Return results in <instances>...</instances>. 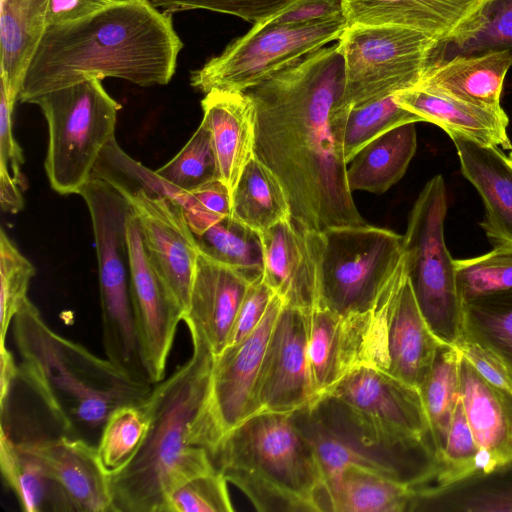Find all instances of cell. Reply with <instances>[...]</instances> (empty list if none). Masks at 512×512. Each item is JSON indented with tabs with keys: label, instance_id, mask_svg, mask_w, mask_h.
<instances>
[{
	"label": "cell",
	"instance_id": "1",
	"mask_svg": "<svg viewBox=\"0 0 512 512\" xmlns=\"http://www.w3.org/2000/svg\"><path fill=\"white\" fill-rule=\"evenodd\" d=\"M344 60L337 43L314 50L246 91L256 109L254 154L287 196L291 218L322 231L366 224L347 183L335 130L344 105Z\"/></svg>",
	"mask_w": 512,
	"mask_h": 512
},
{
	"label": "cell",
	"instance_id": "2",
	"mask_svg": "<svg viewBox=\"0 0 512 512\" xmlns=\"http://www.w3.org/2000/svg\"><path fill=\"white\" fill-rule=\"evenodd\" d=\"M310 406L299 428L325 479L349 465L411 487L437 476L440 461L418 388L362 367Z\"/></svg>",
	"mask_w": 512,
	"mask_h": 512
},
{
	"label": "cell",
	"instance_id": "3",
	"mask_svg": "<svg viewBox=\"0 0 512 512\" xmlns=\"http://www.w3.org/2000/svg\"><path fill=\"white\" fill-rule=\"evenodd\" d=\"M183 43L171 14L149 0H116L77 21L47 27L25 72L19 100L90 79L142 87L172 79Z\"/></svg>",
	"mask_w": 512,
	"mask_h": 512
},
{
	"label": "cell",
	"instance_id": "4",
	"mask_svg": "<svg viewBox=\"0 0 512 512\" xmlns=\"http://www.w3.org/2000/svg\"><path fill=\"white\" fill-rule=\"evenodd\" d=\"M190 336V358L154 384L145 400L149 427L141 445L123 467L110 472L113 512H166L175 489L217 469L209 452L192 441L214 356L198 336Z\"/></svg>",
	"mask_w": 512,
	"mask_h": 512
},
{
	"label": "cell",
	"instance_id": "5",
	"mask_svg": "<svg viewBox=\"0 0 512 512\" xmlns=\"http://www.w3.org/2000/svg\"><path fill=\"white\" fill-rule=\"evenodd\" d=\"M11 326L20 356L19 378L41 399L64 435L97 445L109 415L120 406L143 403L153 388L55 332L29 298Z\"/></svg>",
	"mask_w": 512,
	"mask_h": 512
},
{
	"label": "cell",
	"instance_id": "6",
	"mask_svg": "<svg viewBox=\"0 0 512 512\" xmlns=\"http://www.w3.org/2000/svg\"><path fill=\"white\" fill-rule=\"evenodd\" d=\"M211 458L257 511H329L322 468L291 413L247 418L223 437Z\"/></svg>",
	"mask_w": 512,
	"mask_h": 512
},
{
	"label": "cell",
	"instance_id": "7",
	"mask_svg": "<svg viewBox=\"0 0 512 512\" xmlns=\"http://www.w3.org/2000/svg\"><path fill=\"white\" fill-rule=\"evenodd\" d=\"M318 303L338 314L372 310L404 260V237L369 224L306 230Z\"/></svg>",
	"mask_w": 512,
	"mask_h": 512
},
{
	"label": "cell",
	"instance_id": "8",
	"mask_svg": "<svg viewBox=\"0 0 512 512\" xmlns=\"http://www.w3.org/2000/svg\"><path fill=\"white\" fill-rule=\"evenodd\" d=\"M30 104L39 106L47 122L44 169L51 188L60 195L78 194L115 137L121 105L96 78L44 93Z\"/></svg>",
	"mask_w": 512,
	"mask_h": 512
},
{
	"label": "cell",
	"instance_id": "9",
	"mask_svg": "<svg viewBox=\"0 0 512 512\" xmlns=\"http://www.w3.org/2000/svg\"><path fill=\"white\" fill-rule=\"evenodd\" d=\"M447 194L441 175L430 179L411 210L404 237V259L420 312L434 336L457 346L464 337L463 301L454 259L446 247Z\"/></svg>",
	"mask_w": 512,
	"mask_h": 512
},
{
	"label": "cell",
	"instance_id": "10",
	"mask_svg": "<svg viewBox=\"0 0 512 512\" xmlns=\"http://www.w3.org/2000/svg\"><path fill=\"white\" fill-rule=\"evenodd\" d=\"M433 36L395 25H348L338 39L344 60L346 109L418 85Z\"/></svg>",
	"mask_w": 512,
	"mask_h": 512
},
{
	"label": "cell",
	"instance_id": "11",
	"mask_svg": "<svg viewBox=\"0 0 512 512\" xmlns=\"http://www.w3.org/2000/svg\"><path fill=\"white\" fill-rule=\"evenodd\" d=\"M346 17L307 24H254L224 51L191 72L196 90L246 92L268 76L308 53L338 40L347 28Z\"/></svg>",
	"mask_w": 512,
	"mask_h": 512
},
{
	"label": "cell",
	"instance_id": "12",
	"mask_svg": "<svg viewBox=\"0 0 512 512\" xmlns=\"http://www.w3.org/2000/svg\"><path fill=\"white\" fill-rule=\"evenodd\" d=\"M397 273L372 310L341 315L315 305L309 311L308 354L315 399L359 368L386 371L388 309L406 271Z\"/></svg>",
	"mask_w": 512,
	"mask_h": 512
},
{
	"label": "cell",
	"instance_id": "13",
	"mask_svg": "<svg viewBox=\"0 0 512 512\" xmlns=\"http://www.w3.org/2000/svg\"><path fill=\"white\" fill-rule=\"evenodd\" d=\"M283 304L275 294L257 328L214 358L206 402L192 429L193 443L210 456L225 435L255 413L260 365Z\"/></svg>",
	"mask_w": 512,
	"mask_h": 512
},
{
	"label": "cell",
	"instance_id": "14",
	"mask_svg": "<svg viewBox=\"0 0 512 512\" xmlns=\"http://www.w3.org/2000/svg\"><path fill=\"white\" fill-rule=\"evenodd\" d=\"M309 311L283 304L254 390L255 414L292 413L315 399L308 354Z\"/></svg>",
	"mask_w": 512,
	"mask_h": 512
},
{
	"label": "cell",
	"instance_id": "15",
	"mask_svg": "<svg viewBox=\"0 0 512 512\" xmlns=\"http://www.w3.org/2000/svg\"><path fill=\"white\" fill-rule=\"evenodd\" d=\"M121 193L137 219L150 263L185 313L199 249L183 207L167 195L141 189Z\"/></svg>",
	"mask_w": 512,
	"mask_h": 512
},
{
	"label": "cell",
	"instance_id": "16",
	"mask_svg": "<svg viewBox=\"0 0 512 512\" xmlns=\"http://www.w3.org/2000/svg\"><path fill=\"white\" fill-rule=\"evenodd\" d=\"M21 443L43 468L51 510L113 512L110 472L96 445L64 434Z\"/></svg>",
	"mask_w": 512,
	"mask_h": 512
},
{
	"label": "cell",
	"instance_id": "17",
	"mask_svg": "<svg viewBox=\"0 0 512 512\" xmlns=\"http://www.w3.org/2000/svg\"><path fill=\"white\" fill-rule=\"evenodd\" d=\"M127 242L131 300L144 365L154 385L165 378L167 360L184 312L150 263L133 213L127 223Z\"/></svg>",
	"mask_w": 512,
	"mask_h": 512
},
{
	"label": "cell",
	"instance_id": "18",
	"mask_svg": "<svg viewBox=\"0 0 512 512\" xmlns=\"http://www.w3.org/2000/svg\"><path fill=\"white\" fill-rule=\"evenodd\" d=\"M251 282L240 272L199 251L183 320L214 358L228 345L234 321Z\"/></svg>",
	"mask_w": 512,
	"mask_h": 512
},
{
	"label": "cell",
	"instance_id": "19",
	"mask_svg": "<svg viewBox=\"0 0 512 512\" xmlns=\"http://www.w3.org/2000/svg\"><path fill=\"white\" fill-rule=\"evenodd\" d=\"M263 279L286 305L310 311L318 303L315 259L306 230L291 217L260 234Z\"/></svg>",
	"mask_w": 512,
	"mask_h": 512
},
{
	"label": "cell",
	"instance_id": "20",
	"mask_svg": "<svg viewBox=\"0 0 512 512\" xmlns=\"http://www.w3.org/2000/svg\"><path fill=\"white\" fill-rule=\"evenodd\" d=\"M463 175L483 199L481 223L494 247H512V164L496 146L482 145L459 135L450 136Z\"/></svg>",
	"mask_w": 512,
	"mask_h": 512
},
{
	"label": "cell",
	"instance_id": "21",
	"mask_svg": "<svg viewBox=\"0 0 512 512\" xmlns=\"http://www.w3.org/2000/svg\"><path fill=\"white\" fill-rule=\"evenodd\" d=\"M441 345L420 312L406 273L388 309L385 372L419 389Z\"/></svg>",
	"mask_w": 512,
	"mask_h": 512
},
{
	"label": "cell",
	"instance_id": "22",
	"mask_svg": "<svg viewBox=\"0 0 512 512\" xmlns=\"http://www.w3.org/2000/svg\"><path fill=\"white\" fill-rule=\"evenodd\" d=\"M459 383L464 413L488 469L512 459V391L488 382L463 355Z\"/></svg>",
	"mask_w": 512,
	"mask_h": 512
},
{
	"label": "cell",
	"instance_id": "23",
	"mask_svg": "<svg viewBox=\"0 0 512 512\" xmlns=\"http://www.w3.org/2000/svg\"><path fill=\"white\" fill-rule=\"evenodd\" d=\"M202 120L212 133L221 180L231 194L254 155L256 109L246 92L211 90L201 101Z\"/></svg>",
	"mask_w": 512,
	"mask_h": 512
},
{
	"label": "cell",
	"instance_id": "24",
	"mask_svg": "<svg viewBox=\"0 0 512 512\" xmlns=\"http://www.w3.org/2000/svg\"><path fill=\"white\" fill-rule=\"evenodd\" d=\"M512 66L509 51L456 56L425 68L417 88L480 107L501 111L500 96Z\"/></svg>",
	"mask_w": 512,
	"mask_h": 512
},
{
	"label": "cell",
	"instance_id": "25",
	"mask_svg": "<svg viewBox=\"0 0 512 512\" xmlns=\"http://www.w3.org/2000/svg\"><path fill=\"white\" fill-rule=\"evenodd\" d=\"M484 0H344L348 25H395L450 36Z\"/></svg>",
	"mask_w": 512,
	"mask_h": 512
},
{
	"label": "cell",
	"instance_id": "26",
	"mask_svg": "<svg viewBox=\"0 0 512 512\" xmlns=\"http://www.w3.org/2000/svg\"><path fill=\"white\" fill-rule=\"evenodd\" d=\"M403 108L424 121L442 128L449 136L459 135L482 145L512 148L507 135L508 117L496 111L417 87L395 94Z\"/></svg>",
	"mask_w": 512,
	"mask_h": 512
},
{
	"label": "cell",
	"instance_id": "27",
	"mask_svg": "<svg viewBox=\"0 0 512 512\" xmlns=\"http://www.w3.org/2000/svg\"><path fill=\"white\" fill-rule=\"evenodd\" d=\"M50 0H1L0 88L14 109L27 67L47 29Z\"/></svg>",
	"mask_w": 512,
	"mask_h": 512
},
{
	"label": "cell",
	"instance_id": "28",
	"mask_svg": "<svg viewBox=\"0 0 512 512\" xmlns=\"http://www.w3.org/2000/svg\"><path fill=\"white\" fill-rule=\"evenodd\" d=\"M411 511L512 512V459L446 484L416 488Z\"/></svg>",
	"mask_w": 512,
	"mask_h": 512
},
{
	"label": "cell",
	"instance_id": "29",
	"mask_svg": "<svg viewBox=\"0 0 512 512\" xmlns=\"http://www.w3.org/2000/svg\"><path fill=\"white\" fill-rule=\"evenodd\" d=\"M92 177L105 180L121 192L144 190L167 195L184 209L194 235H200L219 222L222 216L205 209L191 193L179 189L126 154L114 137L102 151Z\"/></svg>",
	"mask_w": 512,
	"mask_h": 512
},
{
	"label": "cell",
	"instance_id": "30",
	"mask_svg": "<svg viewBox=\"0 0 512 512\" xmlns=\"http://www.w3.org/2000/svg\"><path fill=\"white\" fill-rule=\"evenodd\" d=\"M416 148L415 123L400 125L376 137L349 162L346 178L350 191L386 192L404 176Z\"/></svg>",
	"mask_w": 512,
	"mask_h": 512
},
{
	"label": "cell",
	"instance_id": "31",
	"mask_svg": "<svg viewBox=\"0 0 512 512\" xmlns=\"http://www.w3.org/2000/svg\"><path fill=\"white\" fill-rule=\"evenodd\" d=\"M329 512L410 511L416 488L356 465L325 480Z\"/></svg>",
	"mask_w": 512,
	"mask_h": 512
},
{
	"label": "cell",
	"instance_id": "32",
	"mask_svg": "<svg viewBox=\"0 0 512 512\" xmlns=\"http://www.w3.org/2000/svg\"><path fill=\"white\" fill-rule=\"evenodd\" d=\"M507 50L512 57V0H484L450 36L429 49L424 69L456 56Z\"/></svg>",
	"mask_w": 512,
	"mask_h": 512
},
{
	"label": "cell",
	"instance_id": "33",
	"mask_svg": "<svg viewBox=\"0 0 512 512\" xmlns=\"http://www.w3.org/2000/svg\"><path fill=\"white\" fill-rule=\"evenodd\" d=\"M230 216L259 234L290 218V205L280 182L254 154L232 191Z\"/></svg>",
	"mask_w": 512,
	"mask_h": 512
},
{
	"label": "cell",
	"instance_id": "34",
	"mask_svg": "<svg viewBox=\"0 0 512 512\" xmlns=\"http://www.w3.org/2000/svg\"><path fill=\"white\" fill-rule=\"evenodd\" d=\"M461 355L456 346L442 344L419 387L439 461L446 444L453 412L460 399Z\"/></svg>",
	"mask_w": 512,
	"mask_h": 512
},
{
	"label": "cell",
	"instance_id": "35",
	"mask_svg": "<svg viewBox=\"0 0 512 512\" xmlns=\"http://www.w3.org/2000/svg\"><path fill=\"white\" fill-rule=\"evenodd\" d=\"M464 337L492 353L512 375V291L463 303Z\"/></svg>",
	"mask_w": 512,
	"mask_h": 512
},
{
	"label": "cell",
	"instance_id": "36",
	"mask_svg": "<svg viewBox=\"0 0 512 512\" xmlns=\"http://www.w3.org/2000/svg\"><path fill=\"white\" fill-rule=\"evenodd\" d=\"M195 237L200 253L242 273L250 282L263 276L260 234L230 215Z\"/></svg>",
	"mask_w": 512,
	"mask_h": 512
},
{
	"label": "cell",
	"instance_id": "37",
	"mask_svg": "<svg viewBox=\"0 0 512 512\" xmlns=\"http://www.w3.org/2000/svg\"><path fill=\"white\" fill-rule=\"evenodd\" d=\"M422 121L420 116L399 105L395 94L341 111L335 130L344 161L348 164L359 150L383 133L403 124Z\"/></svg>",
	"mask_w": 512,
	"mask_h": 512
},
{
	"label": "cell",
	"instance_id": "38",
	"mask_svg": "<svg viewBox=\"0 0 512 512\" xmlns=\"http://www.w3.org/2000/svg\"><path fill=\"white\" fill-rule=\"evenodd\" d=\"M0 468L7 486L24 512H41L49 506V486L39 461L21 442H15L8 426L0 429Z\"/></svg>",
	"mask_w": 512,
	"mask_h": 512
},
{
	"label": "cell",
	"instance_id": "39",
	"mask_svg": "<svg viewBox=\"0 0 512 512\" xmlns=\"http://www.w3.org/2000/svg\"><path fill=\"white\" fill-rule=\"evenodd\" d=\"M156 172L189 193L211 181L221 180L212 133L205 121H201L183 148Z\"/></svg>",
	"mask_w": 512,
	"mask_h": 512
},
{
	"label": "cell",
	"instance_id": "40",
	"mask_svg": "<svg viewBox=\"0 0 512 512\" xmlns=\"http://www.w3.org/2000/svg\"><path fill=\"white\" fill-rule=\"evenodd\" d=\"M148 427L145 401L120 406L109 415L96 445L100 459L109 472L120 469L133 457Z\"/></svg>",
	"mask_w": 512,
	"mask_h": 512
},
{
	"label": "cell",
	"instance_id": "41",
	"mask_svg": "<svg viewBox=\"0 0 512 512\" xmlns=\"http://www.w3.org/2000/svg\"><path fill=\"white\" fill-rule=\"evenodd\" d=\"M454 264L463 303L512 291V247H494L481 256L454 260Z\"/></svg>",
	"mask_w": 512,
	"mask_h": 512
},
{
	"label": "cell",
	"instance_id": "42",
	"mask_svg": "<svg viewBox=\"0 0 512 512\" xmlns=\"http://www.w3.org/2000/svg\"><path fill=\"white\" fill-rule=\"evenodd\" d=\"M35 275L33 264L19 251L5 230H0V346Z\"/></svg>",
	"mask_w": 512,
	"mask_h": 512
},
{
	"label": "cell",
	"instance_id": "43",
	"mask_svg": "<svg viewBox=\"0 0 512 512\" xmlns=\"http://www.w3.org/2000/svg\"><path fill=\"white\" fill-rule=\"evenodd\" d=\"M477 470H488V467L472 434L460 398L453 412L446 444L440 456V469L436 481L438 484H446Z\"/></svg>",
	"mask_w": 512,
	"mask_h": 512
},
{
	"label": "cell",
	"instance_id": "44",
	"mask_svg": "<svg viewBox=\"0 0 512 512\" xmlns=\"http://www.w3.org/2000/svg\"><path fill=\"white\" fill-rule=\"evenodd\" d=\"M227 483L217 469L195 476L170 494L166 512H232Z\"/></svg>",
	"mask_w": 512,
	"mask_h": 512
},
{
	"label": "cell",
	"instance_id": "45",
	"mask_svg": "<svg viewBox=\"0 0 512 512\" xmlns=\"http://www.w3.org/2000/svg\"><path fill=\"white\" fill-rule=\"evenodd\" d=\"M296 0H149L165 13L204 9L242 18L257 24L274 16Z\"/></svg>",
	"mask_w": 512,
	"mask_h": 512
},
{
	"label": "cell",
	"instance_id": "46",
	"mask_svg": "<svg viewBox=\"0 0 512 512\" xmlns=\"http://www.w3.org/2000/svg\"><path fill=\"white\" fill-rule=\"evenodd\" d=\"M274 295L263 276L249 284L238 309L227 347L243 341L257 328Z\"/></svg>",
	"mask_w": 512,
	"mask_h": 512
},
{
	"label": "cell",
	"instance_id": "47",
	"mask_svg": "<svg viewBox=\"0 0 512 512\" xmlns=\"http://www.w3.org/2000/svg\"><path fill=\"white\" fill-rule=\"evenodd\" d=\"M12 112L13 108L0 88V172L9 174L24 191L28 181L22 173L23 151L13 135Z\"/></svg>",
	"mask_w": 512,
	"mask_h": 512
},
{
	"label": "cell",
	"instance_id": "48",
	"mask_svg": "<svg viewBox=\"0 0 512 512\" xmlns=\"http://www.w3.org/2000/svg\"><path fill=\"white\" fill-rule=\"evenodd\" d=\"M346 17L344 0H296L263 21L269 24H307Z\"/></svg>",
	"mask_w": 512,
	"mask_h": 512
},
{
	"label": "cell",
	"instance_id": "49",
	"mask_svg": "<svg viewBox=\"0 0 512 512\" xmlns=\"http://www.w3.org/2000/svg\"><path fill=\"white\" fill-rule=\"evenodd\" d=\"M456 347L484 379L495 386L512 391L511 373L492 353L465 337Z\"/></svg>",
	"mask_w": 512,
	"mask_h": 512
},
{
	"label": "cell",
	"instance_id": "50",
	"mask_svg": "<svg viewBox=\"0 0 512 512\" xmlns=\"http://www.w3.org/2000/svg\"><path fill=\"white\" fill-rule=\"evenodd\" d=\"M116 0H50L46 15L47 27L65 24L90 16Z\"/></svg>",
	"mask_w": 512,
	"mask_h": 512
},
{
	"label": "cell",
	"instance_id": "51",
	"mask_svg": "<svg viewBox=\"0 0 512 512\" xmlns=\"http://www.w3.org/2000/svg\"><path fill=\"white\" fill-rule=\"evenodd\" d=\"M190 193L208 211L222 217L231 214V192L222 180L211 181Z\"/></svg>",
	"mask_w": 512,
	"mask_h": 512
},
{
	"label": "cell",
	"instance_id": "52",
	"mask_svg": "<svg viewBox=\"0 0 512 512\" xmlns=\"http://www.w3.org/2000/svg\"><path fill=\"white\" fill-rule=\"evenodd\" d=\"M19 378V367L10 350L0 346V410L1 423L5 422L9 410L11 390Z\"/></svg>",
	"mask_w": 512,
	"mask_h": 512
},
{
	"label": "cell",
	"instance_id": "53",
	"mask_svg": "<svg viewBox=\"0 0 512 512\" xmlns=\"http://www.w3.org/2000/svg\"><path fill=\"white\" fill-rule=\"evenodd\" d=\"M23 190L7 173L0 172V204L2 211L16 214L24 207Z\"/></svg>",
	"mask_w": 512,
	"mask_h": 512
},
{
	"label": "cell",
	"instance_id": "54",
	"mask_svg": "<svg viewBox=\"0 0 512 512\" xmlns=\"http://www.w3.org/2000/svg\"><path fill=\"white\" fill-rule=\"evenodd\" d=\"M117 305H132V303H116V304H109V305H101V307H110V306H117Z\"/></svg>",
	"mask_w": 512,
	"mask_h": 512
},
{
	"label": "cell",
	"instance_id": "55",
	"mask_svg": "<svg viewBox=\"0 0 512 512\" xmlns=\"http://www.w3.org/2000/svg\"><path fill=\"white\" fill-rule=\"evenodd\" d=\"M508 158H509V160H510V162H511V164H512V150H511V152H510V154H509Z\"/></svg>",
	"mask_w": 512,
	"mask_h": 512
}]
</instances>
